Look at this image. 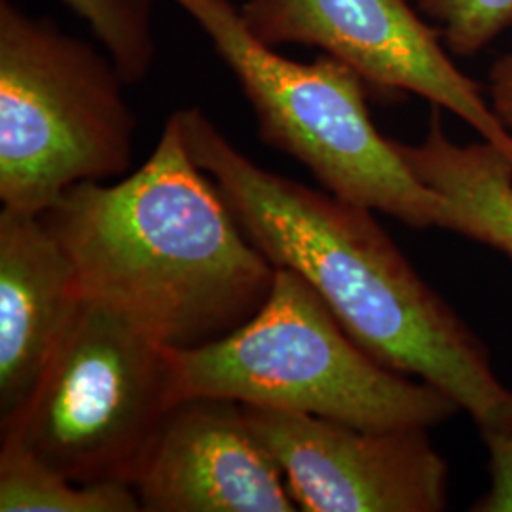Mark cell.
<instances>
[{
	"label": "cell",
	"instance_id": "1",
	"mask_svg": "<svg viewBox=\"0 0 512 512\" xmlns=\"http://www.w3.org/2000/svg\"><path fill=\"white\" fill-rule=\"evenodd\" d=\"M175 116L247 238L275 268L302 275L366 353L439 387L475 423L509 393L484 342L421 279L376 211L260 167L198 107Z\"/></svg>",
	"mask_w": 512,
	"mask_h": 512
},
{
	"label": "cell",
	"instance_id": "2",
	"mask_svg": "<svg viewBox=\"0 0 512 512\" xmlns=\"http://www.w3.org/2000/svg\"><path fill=\"white\" fill-rule=\"evenodd\" d=\"M42 219L71 256L82 296L167 348L224 338L274 285V264L192 160L175 112L137 171L114 184H76Z\"/></svg>",
	"mask_w": 512,
	"mask_h": 512
},
{
	"label": "cell",
	"instance_id": "3",
	"mask_svg": "<svg viewBox=\"0 0 512 512\" xmlns=\"http://www.w3.org/2000/svg\"><path fill=\"white\" fill-rule=\"evenodd\" d=\"M181 401L192 397L302 412L365 429H431L461 412L439 387L361 348L310 283L275 268L266 302L239 329L171 349Z\"/></svg>",
	"mask_w": 512,
	"mask_h": 512
},
{
	"label": "cell",
	"instance_id": "4",
	"mask_svg": "<svg viewBox=\"0 0 512 512\" xmlns=\"http://www.w3.org/2000/svg\"><path fill=\"white\" fill-rule=\"evenodd\" d=\"M238 80L264 145L304 165L332 196L416 230L440 228L444 200L374 126L361 74L332 55L302 63L253 37L230 0H171Z\"/></svg>",
	"mask_w": 512,
	"mask_h": 512
},
{
	"label": "cell",
	"instance_id": "5",
	"mask_svg": "<svg viewBox=\"0 0 512 512\" xmlns=\"http://www.w3.org/2000/svg\"><path fill=\"white\" fill-rule=\"evenodd\" d=\"M107 52L0 0V200L42 215L76 184L124 177L137 118Z\"/></svg>",
	"mask_w": 512,
	"mask_h": 512
},
{
	"label": "cell",
	"instance_id": "6",
	"mask_svg": "<svg viewBox=\"0 0 512 512\" xmlns=\"http://www.w3.org/2000/svg\"><path fill=\"white\" fill-rule=\"evenodd\" d=\"M179 403L171 348L120 311L82 298L0 437L78 484H133L148 444Z\"/></svg>",
	"mask_w": 512,
	"mask_h": 512
},
{
	"label": "cell",
	"instance_id": "7",
	"mask_svg": "<svg viewBox=\"0 0 512 512\" xmlns=\"http://www.w3.org/2000/svg\"><path fill=\"white\" fill-rule=\"evenodd\" d=\"M239 12L260 42L317 48L376 90L420 95L456 114L512 162V131L488 93L459 69L439 29L406 0H245Z\"/></svg>",
	"mask_w": 512,
	"mask_h": 512
},
{
	"label": "cell",
	"instance_id": "8",
	"mask_svg": "<svg viewBox=\"0 0 512 512\" xmlns=\"http://www.w3.org/2000/svg\"><path fill=\"white\" fill-rule=\"evenodd\" d=\"M304 512H440L448 463L423 427L365 429L302 412L241 404Z\"/></svg>",
	"mask_w": 512,
	"mask_h": 512
},
{
	"label": "cell",
	"instance_id": "9",
	"mask_svg": "<svg viewBox=\"0 0 512 512\" xmlns=\"http://www.w3.org/2000/svg\"><path fill=\"white\" fill-rule=\"evenodd\" d=\"M131 486L147 512L298 511L243 406L228 399L177 404L148 444Z\"/></svg>",
	"mask_w": 512,
	"mask_h": 512
},
{
	"label": "cell",
	"instance_id": "10",
	"mask_svg": "<svg viewBox=\"0 0 512 512\" xmlns=\"http://www.w3.org/2000/svg\"><path fill=\"white\" fill-rule=\"evenodd\" d=\"M82 289L73 260L42 215L0 211V425L27 403Z\"/></svg>",
	"mask_w": 512,
	"mask_h": 512
},
{
	"label": "cell",
	"instance_id": "11",
	"mask_svg": "<svg viewBox=\"0 0 512 512\" xmlns=\"http://www.w3.org/2000/svg\"><path fill=\"white\" fill-rule=\"evenodd\" d=\"M395 147L421 183L440 194V228L488 245L512 260V162L492 143L452 141L433 107L429 128L418 145Z\"/></svg>",
	"mask_w": 512,
	"mask_h": 512
},
{
	"label": "cell",
	"instance_id": "12",
	"mask_svg": "<svg viewBox=\"0 0 512 512\" xmlns=\"http://www.w3.org/2000/svg\"><path fill=\"white\" fill-rule=\"evenodd\" d=\"M143 511L126 482L78 484L14 440H0V512Z\"/></svg>",
	"mask_w": 512,
	"mask_h": 512
},
{
	"label": "cell",
	"instance_id": "13",
	"mask_svg": "<svg viewBox=\"0 0 512 512\" xmlns=\"http://www.w3.org/2000/svg\"><path fill=\"white\" fill-rule=\"evenodd\" d=\"M84 19L128 84L147 78L156 59L152 0H63Z\"/></svg>",
	"mask_w": 512,
	"mask_h": 512
},
{
	"label": "cell",
	"instance_id": "14",
	"mask_svg": "<svg viewBox=\"0 0 512 512\" xmlns=\"http://www.w3.org/2000/svg\"><path fill=\"white\" fill-rule=\"evenodd\" d=\"M450 54L473 57L512 29V0H416Z\"/></svg>",
	"mask_w": 512,
	"mask_h": 512
},
{
	"label": "cell",
	"instance_id": "15",
	"mask_svg": "<svg viewBox=\"0 0 512 512\" xmlns=\"http://www.w3.org/2000/svg\"><path fill=\"white\" fill-rule=\"evenodd\" d=\"M490 454V488L478 497L473 512H512V391L476 421Z\"/></svg>",
	"mask_w": 512,
	"mask_h": 512
},
{
	"label": "cell",
	"instance_id": "16",
	"mask_svg": "<svg viewBox=\"0 0 512 512\" xmlns=\"http://www.w3.org/2000/svg\"><path fill=\"white\" fill-rule=\"evenodd\" d=\"M486 92L495 114L512 131V50L497 57L490 67Z\"/></svg>",
	"mask_w": 512,
	"mask_h": 512
}]
</instances>
